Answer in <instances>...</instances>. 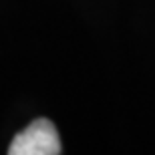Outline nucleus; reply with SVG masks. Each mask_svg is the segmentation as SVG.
<instances>
[{
  "instance_id": "1",
  "label": "nucleus",
  "mask_w": 155,
  "mask_h": 155,
  "mask_svg": "<svg viewBox=\"0 0 155 155\" xmlns=\"http://www.w3.org/2000/svg\"><path fill=\"white\" fill-rule=\"evenodd\" d=\"M61 139L54 123L48 119H35L26 129L12 139L8 155H58Z\"/></svg>"
}]
</instances>
